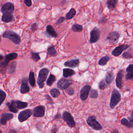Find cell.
Segmentation results:
<instances>
[{"instance_id": "obj_14", "label": "cell", "mask_w": 133, "mask_h": 133, "mask_svg": "<svg viewBox=\"0 0 133 133\" xmlns=\"http://www.w3.org/2000/svg\"><path fill=\"white\" fill-rule=\"evenodd\" d=\"M124 75V71L123 70H120L117 75L116 79V84L117 87L119 89H122L123 85V78Z\"/></svg>"}, {"instance_id": "obj_39", "label": "cell", "mask_w": 133, "mask_h": 133, "mask_svg": "<svg viewBox=\"0 0 133 133\" xmlns=\"http://www.w3.org/2000/svg\"><path fill=\"white\" fill-rule=\"evenodd\" d=\"M90 98L92 99H96L98 96V91L95 89H92L91 90L89 94Z\"/></svg>"}, {"instance_id": "obj_31", "label": "cell", "mask_w": 133, "mask_h": 133, "mask_svg": "<svg viewBox=\"0 0 133 133\" xmlns=\"http://www.w3.org/2000/svg\"><path fill=\"white\" fill-rule=\"evenodd\" d=\"M71 30L73 31L76 32H80L83 30V27L81 25L78 24H75L72 25Z\"/></svg>"}, {"instance_id": "obj_42", "label": "cell", "mask_w": 133, "mask_h": 133, "mask_svg": "<svg viewBox=\"0 0 133 133\" xmlns=\"http://www.w3.org/2000/svg\"><path fill=\"white\" fill-rule=\"evenodd\" d=\"M65 92L69 95L72 96L74 93L75 91L74 89L70 86L65 90Z\"/></svg>"}, {"instance_id": "obj_17", "label": "cell", "mask_w": 133, "mask_h": 133, "mask_svg": "<svg viewBox=\"0 0 133 133\" xmlns=\"http://www.w3.org/2000/svg\"><path fill=\"white\" fill-rule=\"evenodd\" d=\"M6 105L8 107L10 111L11 112L17 113L18 112V109L17 107V104L15 100H11L10 102H8L6 103Z\"/></svg>"}, {"instance_id": "obj_7", "label": "cell", "mask_w": 133, "mask_h": 133, "mask_svg": "<svg viewBox=\"0 0 133 133\" xmlns=\"http://www.w3.org/2000/svg\"><path fill=\"white\" fill-rule=\"evenodd\" d=\"M101 32L98 28H95L90 33V43H95L97 42L100 38Z\"/></svg>"}, {"instance_id": "obj_47", "label": "cell", "mask_w": 133, "mask_h": 133, "mask_svg": "<svg viewBox=\"0 0 133 133\" xmlns=\"http://www.w3.org/2000/svg\"><path fill=\"white\" fill-rule=\"evenodd\" d=\"M45 98L50 104L52 105L54 103L53 100L49 95H46Z\"/></svg>"}, {"instance_id": "obj_33", "label": "cell", "mask_w": 133, "mask_h": 133, "mask_svg": "<svg viewBox=\"0 0 133 133\" xmlns=\"http://www.w3.org/2000/svg\"><path fill=\"white\" fill-rule=\"evenodd\" d=\"M31 56L32 59L35 62H38L41 59V57L39 56V53L35 52L33 51H31Z\"/></svg>"}, {"instance_id": "obj_53", "label": "cell", "mask_w": 133, "mask_h": 133, "mask_svg": "<svg viewBox=\"0 0 133 133\" xmlns=\"http://www.w3.org/2000/svg\"><path fill=\"white\" fill-rule=\"evenodd\" d=\"M131 119H133V110L131 112Z\"/></svg>"}, {"instance_id": "obj_36", "label": "cell", "mask_w": 133, "mask_h": 133, "mask_svg": "<svg viewBox=\"0 0 133 133\" xmlns=\"http://www.w3.org/2000/svg\"><path fill=\"white\" fill-rule=\"evenodd\" d=\"M121 123L122 124H123L125 127H127L128 128H133L132 125H131L130 121H128L126 118H124L121 120Z\"/></svg>"}, {"instance_id": "obj_28", "label": "cell", "mask_w": 133, "mask_h": 133, "mask_svg": "<svg viewBox=\"0 0 133 133\" xmlns=\"http://www.w3.org/2000/svg\"><path fill=\"white\" fill-rule=\"evenodd\" d=\"M76 14V11L74 8H71L69 12L66 14V20H70L74 17Z\"/></svg>"}, {"instance_id": "obj_49", "label": "cell", "mask_w": 133, "mask_h": 133, "mask_svg": "<svg viewBox=\"0 0 133 133\" xmlns=\"http://www.w3.org/2000/svg\"><path fill=\"white\" fill-rule=\"evenodd\" d=\"M61 115L60 114H57L55 116V118H54V119H57V118H61Z\"/></svg>"}, {"instance_id": "obj_54", "label": "cell", "mask_w": 133, "mask_h": 133, "mask_svg": "<svg viewBox=\"0 0 133 133\" xmlns=\"http://www.w3.org/2000/svg\"><path fill=\"white\" fill-rule=\"evenodd\" d=\"M75 1H78L79 0H75Z\"/></svg>"}, {"instance_id": "obj_44", "label": "cell", "mask_w": 133, "mask_h": 133, "mask_svg": "<svg viewBox=\"0 0 133 133\" xmlns=\"http://www.w3.org/2000/svg\"><path fill=\"white\" fill-rule=\"evenodd\" d=\"M31 29L32 32H35L37 31L38 29V25L36 23H33L31 25Z\"/></svg>"}, {"instance_id": "obj_52", "label": "cell", "mask_w": 133, "mask_h": 133, "mask_svg": "<svg viewBox=\"0 0 133 133\" xmlns=\"http://www.w3.org/2000/svg\"><path fill=\"white\" fill-rule=\"evenodd\" d=\"M130 123H131V124L133 127V119H131L130 120Z\"/></svg>"}, {"instance_id": "obj_29", "label": "cell", "mask_w": 133, "mask_h": 133, "mask_svg": "<svg viewBox=\"0 0 133 133\" xmlns=\"http://www.w3.org/2000/svg\"><path fill=\"white\" fill-rule=\"evenodd\" d=\"M15 102L17 107L19 109H22L27 108L28 106V103L26 102H22L20 100H15Z\"/></svg>"}, {"instance_id": "obj_11", "label": "cell", "mask_w": 133, "mask_h": 133, "mask_svg": "<svg viewBox=\"0 0 133 133\" xmlns=\"http://www.w3.org/2000/svg\"><path fill=\"white\" fill-rule=\"evenodd\" d=\"M129 47V45L122 44L121 45L116 47L112 51V54L115 57L119 56L124 50L128 49Z\"/></svg>"}, {"instance_id": "obj_1", "label": "cell", "mask_w": 133, "mask_h": 133, "mask_svg": "<svg viewBox=\"0 0 133 133\" xmlns=\"http://www.w3.org/2000/svg\"><path fill=\"white\" fill-rule=\"evenodd\" d=\"M2 36L3 38L10 39L15 45H19L21 41L20 36L13 31H5L3 33Z\"/></svg>"}, {"instance_id": "obj_13", "label": "cell", "mask_w": 133, "mask_h": 133, "mask_svg": "<svg viewBox=\"0 0 133 133\" xmlns=\"http://www.w3.org/2000/svg\"><path fill=\"white\" fill-rule=\"evenodd\" d=\"M15 10V7L14 4L11 3H7L2 6L1 11L4 13L12 14Z\"/></svg>"}, {"instance_id": "obj_22", "label": "cell", "mask_w": 133, "mask_h": 133, "mask_svg": "<svg viewBox=\"0 0 133 133\" xmlns=\"http://www.w3.org/2000/svg\"><path fill=\"white\" fill-rule=\"evenodd\" d=\"M114 72L112 71H110L106 73L105 80L106 82L108 85H109L112 83L113 81H114Z\"/></svg>"}, {"instance_id": "obj_43", "label": "cell", "mask_w": 133, "mask_h": 133, "mask_svg": "<svg viewBox=\"0 0 133 133\" xmlns=\"http://www.w3.org/2000/svg\"><path fill=\"white\" fill-rule=\"evenodd\" d=\"M66 20V18L64 17H61L58 18V20L56 22V25L60 24H62V23L64 22V21Z\"/></svg>"}, {"instance_id": "obj_16", "label": "cell", "mask_w": 133, "mask_h": 133, "mask_svg": "<svg viewBox=\"0 0 133 133\" xmlns=\"http://www.w3.org/2000/svg\"><path fill=\"white\" fill-rule=\"evenodd\" d=\"M80 63L79 59H72L70 61H68L64 63V66L71 68H75L78 66Z\"/></svg>"}, {"instance_id": "obj_18", "label": "cell", "mask_w": 133, "mask_h": 133, "mask_svg": "<svg viewBox=\"0 0 133 133\" xmlns=\"http://www.w3.org/2000/svg\"><path fill=\"white\" fill-rule=\"evenodd\" d=\"M120 37L119 32L117 31H113L109 33L107 37V39L110 42H116Z\"/></svg>"}, {"instance_id": "obj_45", "label": "cell", "mask_w": 133, "mask_h": 133, "mask_svg": "<svg viewBox=\"0 0 133 133\" xmlns=\"http://www.w3.org/2000/svg\"><path fill=\"white\" fill-rule=\"evenodd\" d=\"M107 21V19L106 17H103L98 21L99 23V24H105Z\"/></svg>"}, {"instance_id": "obj_34", "label": "cell", "mask_w": 133, "mask_h": 133, "mask_svg": "<svg viewBox=\"0 0 133 133\" xmlns=\"http://www.w3.org/2000/svg\"><path fill=\"white\" fill-rule=\"evenodd\" d=\"M50 93L54 98H58L61 94L59 90L56 88L51 89L50 91Z\"/></svg>"}, {"instance_id": "obj_12", "label": "cell", "mask_w": 133, "mask_h": 133, "mask_svg": "<svg viewBox=\"0 0 133 133\" xmlns=\"http://www.w3.org/2000/svg\"><path fill=\"white\" fill-rule=\"evenodd\" d=\"M30 88L28 84L27 78H24L22 80L20 91L22 94H26L30 91Z\"/></svg>"}, {"instance_id": "obj_23", "label": "cell", "mask_w": 133, "mask_h": 133, "mask_svg": "<svg viewBox=\"0 0 133 133\" xmlns=\"http://www.w3.org/2000/svg\"><path fill=\"white\" fill-rule=\"evenodd\" d=\"M75 73L74 70L69 68H64L63 70V77L67 78L74 75Z\"/></svg>"}, {"instance_id": "obj_30", "label": "cell", "mask_w": 133, "mask_h": 133, "mask_svg": "<svg viewBox=\"0 0 133 133\" xmlns=\"http://www.w3.org/2000/svg\"><path fill=\"white\" fill-rule=\"evenodd\" d=\"M110 58L108 56H106L102 57L99 61L98 63L99 66H104L106 65L107 62L109 61Z\"/></svg>"}, {"instance_id": "obj_35", "label": "cell", "mask_w": 133, "mask_h": 133, "mask_svg": "<svg viewBox=\"0 0 133 133\" xmlns=\"http://www.w3.org/2000/svg\"><path fill=\"white\" fill-rule=\"evenodd\" d=\"M18 55L16 53H11L6 55L5 58L10 61L16 59L18 57Z\"/></svg>"}, {"instance_id": "obj_2", "label": "cell", "mask_w": 133, "mask_h": 133, "mask_svg": "<svg viewBox=\"0 0 133 133\" xmlns=\"http://www.w3.org/2000/svg\"><path fill=\"white\" fill-rule=\"evenodd\" d=\"M121 100V95L118 90L116 89H113L111 93V98L110 102V108L113 109L118 105Z\"/></svg>"}, {"instance_id": "obj_41", "label": "cell", "mask_w": 133, "mask_h": 133, "mask_svg": "<svg viewBox=\"0 0 133 133\" xmlns=\"http://www.w3.org/2000/svg\"><path fill=\"white\" fill-rule=\"evenodd\" d=\"M122 57L125 59H131L133 58V56L130 53L126 52L123 54Z\"/></svg>"}, {"instance_id": "obj_8", "label": "cell", "mask_w": 133, "mask_h": 133, "mask_svg": "<svg viewBox=\"0 0 133 133\" xmlns=\"http://www.w3.org/2000/svg\"><path fill=\"white\" fill-rule=\"evenodd\" d=\"M91 87L89 85L87 84L83 86L80 91V97L81 100L84 101L88 98L91 91Z\"/></svg>"}, {"instance_id": "obj_6", "label": "cell", "mask_w": 133, "mask_h": 133, "mask_svg": "<svg viewBox=\"0 0 133 133\" xmlns=\"http://www.w3.org/2000/svg\"><path fill=\"white\" fill-rule=\"evenodd\" d=\"M73 84L72 80L62 78L60 79L57 82V87L61 90H66L70 85Z\"/></svg>"}, {"instance_id": "obj_24", "label": "cell", "mask_w": 133, "mask_h": 133, "mask_svg": "<svg viewBox=\"0 0 133 133\" xmlns=\"http://www.w3.org/2000/svg\"><path fill=\"white\" fill-rule=\"evenodd\" d=\"M28 80L32 88H34L36 85V81L35 74L32 71H31L29 73Z\"/></svg>"}, {"instance_id": "obj_55", "label": "cell", "mask_w": 133, "mask_h": 133, "mask_svg": "<svg viewBox=\"0 0 133 133\" xmlns=\"http://www.w3.org/2000/svg\"><path fill=\"white\" fill-rule=\"evenodd\" d=\"M132 24H133V23H132Z\"/></svg>"}, {"instance_id": "obj_3", "label": "cell", "mask_w": 133, "mask_h": 133, "mask_svg": "<svg viewBox=\"0 0 133 133\" xmlns=\"http://www.w3.org/2000/svg\"><path fill=\"white\" fill-rule=\"evenodd\" d=\"M49 70L48 68H42L39 72L38 77L37 80V83L40 89H42L45 86L44 82L47 78V76L49 74Z\"/></svg>"}, {"instance_id": "obj_15", "label": "cell", "mask_w": 133, "mask_h": 133, "mask_svg": "<svg viewBox=\"0 0 133 133\" xmlns=\"http://www.w3.org/2000/svg\"><path fill=\"white\" fill-rule=\"evenodd\" d=\"M14 115L10 113H4L1 114V123L2 125L6 124L7 122L14 118Z\"/></svg>"}, {"instance_id": "obj_25", "label": "cell", "mask_w": 133, "mask_h": 133, "mask_svg": "<svg viewBox=\"0 0 133 133\" xmlns=\"http://www.w3.org/2000/svg\"><path fill=\"white\" fill-rule=\"evenodd\" d=\"M117 0H107V5L109 10H113L115 9L117 4Z\"/></svg>"}, {"instance_id": "obj_48", "label": "cell", "mask_w": 133, "mask_h": 133, "mask_svg": "<svg viewBox=\"0 0 133 133\" xmlns=\"http://www.w3.org/2000/svg\"><path fill=\"white\" fill-rule=\"evenodd\" d=\"M58 128H57L56 127H54L52 128V130H51V132H52V133H56V132L58 131Z\"/></svg>"}, {"instance_id": "obj_19", "label": "cell", "mask_w": 133, "mask_h": 133, "mask_svg": "<svg viewBox=\"0 0 133 133\" xmlns=\"http://www.w3.org/2000/svg\"><path fill=\"white\" fill-rule=\"evenodd\" d=\"M127 74L125 76V79L127 80L133 79V64L128 65L126 69Z\"/></svg>"}, {"instance_id": "obj_4", "label": "cell", "mask_w": 133, "mask_h": 133, "mask_svg": "<svg viewBox=\"0 0 133 133\" xmlns=\"http://www.w3.org/2000/svg\"><path fill=\"white\" fill-rule=\"evenodd\" d=\"M86 121L88 125L95 130L99 131L102 129V125L97 121L96 117L94 115L88 117Z\"/></svg>"}, {"instance_id": "obj_51", "label": "cell", "mask_w": 133, "mask_h": 133, "mask_svg": "<svg viewBox=\"0 0 133 133\" xmlns=\"http://www.w3.org/2000/svg\"><path fill=\"white\" fill-rule=\"evenodd\" d=\"M3 56L2 54L0 55V61H2V60L3 59Z\"/></svg>"}, {"instance_id": "obj_50", "label": "cell", "mask_w": 133, "mask_h": 133, "mask_svg": "<svg viewBox=\"0 0 133 133\" xmlns=\"http://www.w3.org/2000/svg\"><path fill=\"white\" fill-rule=\"evenodd\" d=\"M112 133H119V131H118V130H116V129H114L113 130Z\"/></svg>"}, {"instance_id": "obj_32", "label": "cell", "mask_w": 133, "mask_h": 133, "mask_svg": "<svg viewBox=\"0 0 133 133\" xmlns=\"http://www.w3.org/2000/svg\"><path fill=\"white\" fill-rule=\"evenodd\" d=\"M56 77L53 75L50 74L49 78H48L47 81H46V85L49 86H52L53 84L56 81Z\"/></svg>"}, {"instance_id": "obj_27", "label": "cell", "mask_w": 133, "mask_h": 133, "mask_svg": "<svg viewBox=\"0 0 133 133\" xmlns=\"http://www.w3.org/2000/svg\"><path fill=\"white\" fill-rule=\"evenodd\" d=\"M17 64V62L15 61H12L10 63L8 70V74H11L15 72Z\"/></svg>"}, {"instance_id": "obj_9", "label": "cell", "mask_w": 133, "mask_h": 133, "mask_svg": "<svg viewBox=\"0 0 133 133\" xmlns=\"http://www.w3.org/2000/svg\"><path fill=\"white\" fill-rule=\"evenodd\" d=\"M32 111L31 109H28L21 111L18 115V121L23 122L29 119L32 115Z\"/></svg>"}, {"instance_id": "obj_40", "label": "cell", "mask_w": 133, "mask_h": 133, "mask_svg": "<svg viewBox=\"0 0 133 133\" xmlns=\"http://www.w3.org/2000/svg\"><path fill=\"white\" fill-rule=\"evenodd\" d=\"M9 63H10V61L5 58V59H3V61H1L0 66L2 68H5L9 64Z\"/></svg>"}, {"instance_id": "obj_37", "label": "cell", "mask_w": 133, "mask_h": 133, "mask_svg": "<svg viewBox=\"0 0 133 133\" xmlns=\"http://www.w3.org/2000/svg\"><path fill=\"white\" fill-rule=\"evenodd\" d=\"M107 85H108L106 82L105 80V79H103L99 83V88L101 90H104L107 88Z\"/></svg>"}, {"instance_id": "obj_5", "label": "cell", "mask_w": 133, "mask_h": 133, "mask_svg": "<svg viewBox=\"0 0 133 133\" xmlns=\"http://www.w3.org/2000/svg\"><path fill=\"white\" fill-rule=\"evenodd\" d=\"M63 119L64 122L71 128H74L75 127L76 124L73 116L69 112L65 111L63 113Z\"/></svg>"}, {"instance_id": "obj_20", "label": "cell", "mask_w": 133, "mask_h": 133, "mask_svg": "<svg viewBox=\"0 0 133 133\" xmlns=\"http://www.w3.org/2000/svg\"><path fill=\"white\" fill-rule=\"evenodd\" d=\"M14 19V16L12 14L4 13L2 17V21L4 23H10L13 21Z\"/></svg>"}, {"instance_id": "obj_21", "label": "cell", "mask_w": 133, "mask_h": 133, "mask_svg": "<svg viewBox=\"0 0 133 133\" xmlns=\"http://www.w3.org/2000/svg\"><path fill=\"white\" fill-rule=\"evenodd\" d=\"M46 32L51 37H54V38H57L58 36L57 33L55 31L54 29V28L53 27L50 25H49L46 26Z\"/></svg>"}, {"instance_id": "obj_38", "label": "cell", "mask_w": 133, "mask_h": 133, "mask_svg": "<svg viewBox=\"0 0 133 133\" xmlns=\"http://www.w3.org/2000/svg\"><path fill=\"white\" fill-rule=\"evenodd\" d=\"M6 97V94L2 89L0 90V105L1 106Z\"/></svg>"}, {"instance_id": "obj_46", "label": "cell", "mask_w": 133, "mask_h": 133, "mask_svg": "<svg viewBox=\"0 0 133 133\" xmlns=\"http://www.w3.org/2000/svg\"><path fill=\"white\" fill-rule=\"evenodd\" d=\"M25 4L27 6L30 7L32 5V0H24Z\"/></svg>"}, {"instance_id": "obj_26", "label": "cell", "mask_w": 133, "mask_h": 133, "mask_svg": "<svg viewBox=\"0 0 133 133\" xmlns=\"http://www.w3.org/2000/svg\"><path fill=\"white\" fill-rule=\"evenodd\" d=\"M47 54L51 56H55L56 55L57 51L53 45L49 46L47 48Z\"/></svg>"}, {"instance_id": "obj_10", "label": "cell", "mask_w": 133, "mask_h": 133, "mask_svg": "<svg viewBox=\"0 0 133 133\" xmlns=\"http://www.w3.org/2000/svg\"><path fill=\"white\" fill-rule=\"evenodd\" d=\"M45 106H38L34 108L33 110L32 115L36 117H42L45 116Z\"/></svg>"}]
</instances>
